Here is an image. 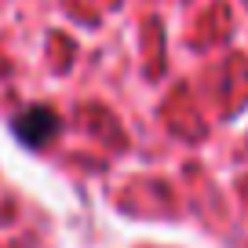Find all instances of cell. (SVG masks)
<instances>
[{
    "instance_id": "cell-1",
    "label": "cell",
    "mask_w": 248,
    "mask_h": 248,
    "mask_svg": "<svg viewBox=\"0 0 248 248\" xmlns=\"http://www.w3.org/2000/svg\"><path fill=\"white\" fill-rule=\"evenodd\" d=\"M15 135L26 142L30 150H44L47 142L59 135V128H62V121H59V113L55 109H47V106H30V109H22V113L15 117Z\"/></svg>"
}]
</instances>
